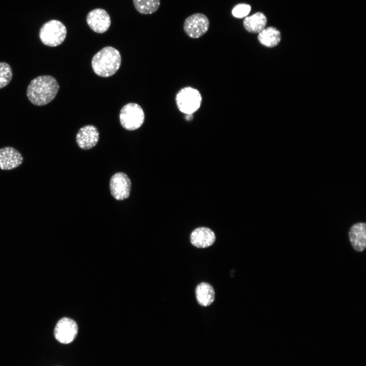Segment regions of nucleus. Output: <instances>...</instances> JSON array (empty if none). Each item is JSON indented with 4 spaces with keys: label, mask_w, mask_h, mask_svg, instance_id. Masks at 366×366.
Returning a JSON list of instances; mask_svg holds the SVG:
<instances>
[{
    "label": "nucleus",
    "mask_w": 366,
    "mask_h": 366,
    "mask_svg": "<svg viewBox=\"0 0 366 366\" xmlns=\"http://www.w3.org/2000/svg\"><path fill=\"white\" fill-rule=\"evenodd\" d=\"M78 333V326L73 319L67 317L60 319L54 330L55 338L59 342L67 344L73 342Z\"/></svg>",
    "instance_id": "nucleus-7"
},
{
    "label": "nucleus",
    "mask_w": 366,
    "mask_h": 366,
    "mask_svg": "<svg viewBox=\"0 0 366 366\" xmlns=\"http://www.w3.org/2000/svg\"><path fill=\"white\" fill-rule=\"evenodd\" d=\"M136 10L142 14H150L158 10L160 0H133Z\"/></svg>",
    "instance_id": "nucleus-17"
},
{
    "label": "nucleus",
    "mask_w": 366,
    "mask_h": 366,
    "mask_svg": "<svg viewBox=\"0 0 366 366\" xmlns=\"http://www.w3.org/2000/svg\"><path fill=\"white\" fill-rule=\"evenodd\" d=\"M86 21L94 32L102 34L106 32L111 25V18L108 13L102 8H96L87 14Z\"/></svg>",
    "instance_id": "nucleus-8"
},
{
    "label": "nucleus",
    "mask_w": 366,
    "mask_h": 366,
    "mask_svg": "<svg viewBox=\"0 0 366 366\" xmlns=\"http://www.w3.org/2000/svg\"><path fill=\"white\" fill-rule=\"evenodd\" d=\"M202 96L198 90L186 86L180 89L175 96L178 109L185 114H193L200 107Z\"/></svg>",
    "instance_id": "nucleus-3"
},
{
    "label": "nucleus",
    "mask_w": 366,
    "mask_h": 366,
    "mask_svg": "<svg viewBox=\"0 0 366 366\" xmlns=\"http://www.w3.org/2000/svg\"><path fill=\"white\" fill-rule=\"evenodd\" d=\"M209 21L203 13H197L188 16L185 20L184 30L190 38L198 39L208 30Z\"/></svg>",
    "instance_id": "nucleus-6"
},
{
    "label": "nucleus",
    "mask_w": 366,
    "mask_h": 366,
    "mask_svg": "<svg viewBox=\"0 0 366 366\" xmlns=\"http://www.w3.org/2000/svg\"><path fill=\"white\" fill-rule=\"evenodd\" d=\"M186 119L188 120H190L192 118H193L192 114H186Z\"/></svg>",
    "instance_id": "nucleus-20"
},
{
    "label": "nucleus",
    "mask_w": 366,
    "mask_h": 366,
    "mask_svg": "<svg viewBox=\"0 0 366 366\" xmlns=\"http://www.w3.org/2000/svg\"><path fill=\"white\" fill-rule=\"evenodd\" d=\"M119 120L121 125L125 129L130 131L136 130L143 124V110L138 104L129 103L121 109Z\"/></svg>",
    "instance_id": "nucleus-5"
},
{
    "label": "nucleus",
    "mask_w": 366,
    "mask_h": 366,
    "mask_svg": "<svg viewBox=\"0 0 366 366\" xmlns=\"http://www.w3.org/2000/svg\"><path fill=\"white\" fill-rule=\"evenodd\" d=\"M13 72L7 63L0 62V89L6 86L11 81Z\"/></svg>",
    "instance_id": "nucleus-18"
},
{
    "label": "nucleus",
    "mask_w": 366,
    "mask_h": 366,
    "mask_svg": "<svg viewBox=\"0 0 366 366\" xmlns=\"http://www.w3.org/2000/svg\"><path fill=\"white\" fill-rule=\"evenodd\" d=\"M267 23V19L262 12H257L253 15L246 17L243 21L245 29L253 34L259 33L263 29Z\"/></svg>",
    "instance_id": "nucleus-15"
},
{
    "label": "nucleus",
    "mask_w": 366,
    "mask_h": 366,
    "mask_svg": "<svg viewBox=\"0 0 366 366\" xmlns=\"http://www.w3.org/2000/svg\"><path fill=\"white\" fill-rule=\"evenodd\" d=\"M23 161L21 153L16 148L6 146L0 148V169L10 170L20 166Z\"/></svg>",
    "instance_id": "nucleus-10"
},
{
    "label": "nucleus",
    "mask_w": 366,
    "mask_h": 366,
    "mask_svg": "<svg viewBox=\"0 0 366 366\" xmlns=\"http://www.w3.org/2000/svg\"><path fill=\"white\" fill-rule=\"evenodd\" d=\"M216 240L214 232L209 228L199 227L194 230L190 235V241L195 247L205 248L211 246Z\"/></svg>",
    "instance_id": "nucleus-12"
},
{
    "label": "nucleus",
    "mask_w": 366,
    "mask_h": 366,
    "mask_svg": "<svg viewBox=\"0 0 366 366\" xmlns=\"http://www.w3.org/2000/svg\"><path fill=\"white\" fill-rule=\"evenodd\" d=\"M67 35L65 25L57 20H51L45 23L41 27L39 37L45 45L56 47L60 45Z\"/></svg>",
    "instance_id": "nucleus-4"
},
{
    "label": "nucleus",
    "mask_w": 366,
    "mask_h": 366,
    "mask_svg": "<svg viewBox=\"0 0 366 366\" xmlns=\"http://www.w3.org/2000/svg\"><path fill=\"white\" fill-rule=\"evenodd\" d=\"M365 223L361 222L353 225L350 229V240L353 249L357 252H362L365 248Z\"/></svg>",
    "instance_id": "nucleus-13"
},
{
    "label": "nucleus",
    "mask_w": 366,
    "mask_h": 366,
    "mask_svg": "<svg viewBox=\"0 0 366 366\" xmlns=\"http://www.w3.org/2000/svg\"><path fill=\"white\" fill-rule=\"evenodd\" d=\"M258 40L262 45L269 48L276 46L281 41V33L276 28H264L258 35Z\"/></svg>",
    "instance_id": "nucleus-16"
},
{
    "label": "nucleus",
    "mask_w": 366,
    "mask_h": 366,
    "mask_svg": "<svg viewBox=\"0 0 366 366\" xmlns=\"http://www.w3.org/2000/svg\"><path fill=\"white\" fill-rule=\"evenodd\" d=\"M59 88V84L54 77L50 75L39 76L28 84L26 96L33 104L44 106L55 98Z\"/></svg>",
    "instance_id": "nucleus-1"
},
{
    "label": "nucleus",
    "mask_w": 366,
    "mask_h": 366,
    "mask_svg": "<svg viewBox=\"0 0 366 366\" xmlns=\"http://www.w3.org/2000/svg\"><path fill=\"white\" fill-rule=\"evenodd\" d=\"M121 61L119 51L114 47L106 46L94 56L92 66L97 75L103 77H108L118 71Z\"/></svg>",
    "instance_id": "nucleus-2"
},
{
    "label": "nucleus",
    "mask_w": 366,
    "mask_h": 366,
    "mask_svg": "<svg viewBox=\"0 0 366 366\" xmlns=\"http://www.w3.org/2000/svg\"><path fill=\"white\" fill-rule=\"evenodd\" d=\"M195 295L198 303L203 307L210 305L215 298L214 288L211 285L205 282H202L197 286Z\"/></svg>",
    "instance_id": "nucleus-14"
},
{
    "label": "nucleus",
    "mask_w": 366,
    "mask_h": 366,
    "mask_svg": "<svg viewBox=\"0 0 366 366\" xmlns=\"http://www.w3.org/2000/svg\"><path fill=\"white\" fill-rule=\"evenodd\" d=\"M131 183L128 176L123 172L114 174L110 180V189L112 196L117 200L127 198L130 193Z\"/></svg>",
    "instance_id": "nucleus-9"
},
{
    "label": "nucleus",
    "mask_w": 366,
    "mask_h": 366,
    "mask_svg": "<svg viewBox=\"0 0 366 366\" xmlns=\"http://www.w3.org/2000/svg\"><path fill=\"white\" fill-rule=\"evenodd\" d=\"M251 10L250 5L245 3L236 5L232 10V15L237 18H243L250 13Z\"/></svg>",
    "instance_id": "nucleus-19"
},
{
    "label": "nucleus",
    "mask_w": 366,
    "mask_h": 366,
    "mask_svg": "<svg viewBox=\"0 0 366 366\" xmlns=\"http://www.w3.org/2000/svg\"><path fill=\"white\" fill-rule=\"evenodd\" d=\"M99 133L97 128L93 125H86L80 129L76 135V142L83 149H89L98 142Z\"/></svg>",
    "instance_id": "nucleus-11"
}]
</instances>
